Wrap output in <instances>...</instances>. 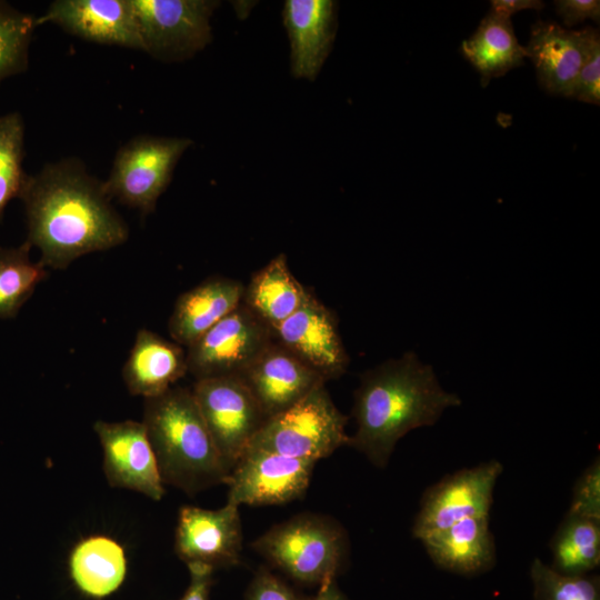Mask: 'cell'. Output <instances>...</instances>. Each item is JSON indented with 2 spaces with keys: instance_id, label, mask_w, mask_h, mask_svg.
<instances>
[{
  "instance_id": "obj_17",
  "label": "cell",
  "mask_w": 600,
  "mask_h": 600,
  "mask_svg": "<svg viewBox=\"0 0 600 600\" xmlns=\"http://www.w3.org/2000/svg\"><path fill=\"white\" fill-rule=\"evenodd\" d=\"M593 28L567 30L554 22L538 21L531 27L528 58L540 84L552 94L569 97L584 61Z\"/></svg>"
},
{
  "instance_id": "obj_31",
  "label": "cell",
  "mask_w": 600,
  "mask_h": 600,
  "mask_svg": "<svg viewBox=\"0 0 600 600\" xmlns=\"http://www.w3.org/2000/svg\"><path fill=\"white\" fill-rule=\"evenodd\" d=\"M569 97L587 103L600 102V39L596 29Z\"/></svg>"
},
{
  "instance_id": "obj_34",
  "label": "cell",
  "mask_w": 600,
  "mask_h": 600,
  "mask_svg": "<svg viewBox=\"0 0 600 600\" xmlns=\"http://www.w3.org/2000/svg\"><path fill=\"white\" fill-rule=\"evenodd\" d=\"M188 568L190 583L179 600H209L213 570L200 564H191Z\"/></svg>"
},
{
  "instance_id": "obj_5",
  "label": "cell",
  "mask_w": 600,
  "mask_h": 600,
  "mask_svg": "<svg viewBox=\"0 0 600 600\" xmlns=\"http://www.w3.org/2000/svg\"><path fill=\"white\" fill-rule=\"evenodd\" d=\"M326 383H319L294 406L268 418L248 449L317 462L348 446L349 418L333 403Z\"/></svg>"
},
{
  "instance_id": "obj_20",
  "label": "cell",
  "mask_w": 600,
  "mask_h": 600,
  "mask_svg": "<svg viewBox=\"0 0 600 600\" xmlns=\"http://www.w3.org/2000/svg\"><path fill=\"white\" fill-rule=\"evenodd\" d=\"M188 372L187 351L174 341L140 329L122 368L128 391L144 399L164 393Z\"/></svg>"
},
{
  "instance_id": "obj_13",
  "label": "cell",
  "mask_w": 600,
  "mask_h": 600,
  "mask_svg": "<svg viewBox=\"0 0 600 600\" xmlns=\"http://www.w3.org/2000/svg\"><path fill=\"white\" fill-rule=\"evenodd\" d=\"M242 526L239 507L227 502L211 510L184 506L178 513L174 551L187 563L212 570L240 562Z\"/></svg>"
},
{
  "instance_id": "obj_14",
  "label": "cell",
  "mask_w": 600,
  "mask_h": 600,
  "mask_svg": "<svg viewBox=\"0 0 600 600\" xmlns=\"http://www.w3.org/2000/svg\"><path fill=\"white\" fill-rule=\"evenodd\" d=\"M93 429L102 447L103 472L109 484L160 500L164 484L143 423L100 420Z\"/></svg>"
},
{
  "instance_id": "obj_9",
  "label": "cell",
  "mask_w": 600,
  "mask_h": 600,
  "mask_svg": "<svg viewBox=\"0 0 600 600\" xmlns=\"http://www.w3.org/2000/svg\"><path fill=\"white\" fill-rule=\"evenodd\" d=\"M142 51L162 61L191 58L211 41L210 18L218 1L131 0Z\"/></svg>"
},
{
  "instance_id": "obj_15",
  "label": "cell",
  "mask_w": 600,
  "mask_h": 600,
  "mask_svg": "<svg viewBox=\"0 0 600 600\" xmlns=\"http://www.w3.org/2000/svg\"><path fill=\"white\" fill-rule=\"evenodd\" d=\"M86 41L142 51L131 0H56L37 18Z\"/></svg>"
},
{
  "instance_id": "obj_35",
  "label": "cell",
  "mask_w": 600,
  "mask_h": 600,
  "mask_svg": "<svg viewBox=\"0 0 600 600\" xmlns=\"http://www.w3.org/2000/svg\"><path fill=\"white\" fill-rule=\"evenodd\" d=\"M490 12L509 18L511 14L524 9H542L544 2L540 0H492Z\"/></svg>"
},
{
  "instance_id": "obj_29",
  "label": "cell",
  "mask_w": 600,
  "mask_h": 600,
  "mask_svg": "<svg viewBox=\"0 0 600 600\" xmlns=\"http://www.w3.org/2000/svg\"><path fill=\"white\" fill-rule=\"evenodd\" d=\"M530 577L533 600H600L598 576H564L536 558Z\"/></svg>"
},
{
  "instance_id": "obj_33",
  "label": "cell",
  "mask_w": 600,
  "mask_h": 600,
  "mask_svg": "<svg viewBox=\"0 0 600 600\" xmlns=\"http://www.w3.org/2000/svg\"><path fill=\"white\" fill-rule=\"evenodd\" d=\"M556 10L566 26L571 27L587 19L599 21V0H557Z\"/></svg>"
},
{
  "instance_id": "obj_2",
  "label": "cell",
  "mask_w": 600,
  "mask_h": 600,
  "mask_svg": "<svg viewBox=\"0 0 600 600\" xmlns=\"http://www.w3.org/2000/svg\"><path fill=\"white\" fill-rule=\"evenodd\" d=\"M460 404L456 393L440 386L432 367L408 351L361 374L351 411L357 429L348 446L383 469L403 436L434 424L446 409Z\"/></svg>"
},
{
  "instance_id": "obj_22",
  "label": "cell",
  "mask_w": 600,
  "mask_h": 600,
  "mask_svg": "<svg viewBox=\"0 0 600 600\" xmlns=\"http://www.w3.org/2000/svg\"><path fill=\"white\" fill-rule=\"evenodd\" d=\"M68 569L73 584L82 594L103 599L123 583L128 570L127 556L117 540L94 534L72 548Z\"/></svg>"
},
{
  "instance_id": "obj_10",
  "label": "cell",
  "mask_w": 600,
  "mask_h": 600,
  "mask_svg": "<svg viewBox=\"0 0 600 600\" xmlns=\"http://www.w3.org/2000/svg\"><path fill=\"white\" fill-rule=\"evenodd\" d=\"M502 471L499 461L490 460L446 476L429 487L412 526L413 537L420 540L462 519L489 517L493 489Z\"/></svg>"
},
{
  "instance_id": "obj_27",
  "label": "cell",
  "mask_w": 600,
  "mask_h": 600,
  "mask_svg": "<svg viewBox=\"0 0 600 600\" xmlns=\"http://www.w3.org/2000/svg\"><path fill=\"white\" fill-rule=\"evenodd\" d=\"M24 122L19 112L0 117V214L19 198L28 174L23 170Z\"/></svg>"
},
{
  "instance_id": "obj_1",
  "label": "cell",
  "mask_w": 600,
  "mask_h": 600,
  "mask_svg": "<svg viewBox=\"0 0 600 600\" xmlns=\"http://www.w3.org/2000/svg\"><path fill=\"white\" fill-rule=\"evenodd\" d=\"M27 242L48 269L63 270L78 258L124 243L129 228L102 181L77 158H64L28 174L22 192Z\"/></svg>"
},
{
  "instance_id": "obj_8",
  "label": "cell",
  "mask_w": 600,
  "mask_h": 600,
  "mask_svg": "<svg viewBox=\"0 0 600 600\" xmlns=\"http://www.w3.org/2000/svg\"><path fill=\"white\" fill-rule=\"evenodd\" d=\"M191 390L230 472L267 419L239 377L199 379Z\"/></svg>"
},
{
  "instance_id": "obj_30",
  "label": "cell",
  "mask_w": 600,
  "mask_h": 600,
  "mask_svg": "<svg viewBox=\"0 0 600 600\" xmlns=\"http://www.w3.org/2000/svg\"><path fill=\"white\" fill-rule=\"evenodd\" d=\"M569 514L600 521V461L593 460L576 481Z\"/></svg>"
},
{
  "instance_id": "obj_12",
  "label": "cell",
  "mask_w": 600,
  "mask_h": 600,
  "mask_svg": "<svg viewBox=\"0 0 600 600\" xmlns=\"http://www.w3.org/2000/svg\"><path fill=\"white\" fill-rule=\"evenodd\" d=\"M273 340L326 382L343 376L350 359L337 316L307 288L301 306L273 331Z\"/></svg>"
},
{
  "instance_id": "obj_36",
  "label": "cell",
  "mask_w": 600,
  "mask_h": 600,
  "mask_svg": "<svg viewBox=\"0 0 600 600\" xmlns=\"http://www.w3.org/2000/svg\"><path fill=\"white\" fill-rule=\"evenodd\" d=\"M309 600H348L339 589L336 580H329L319 586L317 594Z\"/></svg>"
},
{
  "instance_id": "obj_4",
  "label": "cell",
  "mask_w": 600,
  "mask_h": 600,
  "mask_svg": "<svg viewBox=\"0 0 600 600\" xmlns=\"http://www.w3.org/2000/svg\"><path fill=\"white\" fill-rule=\"evenodd\" d=\"M251 547L289 578L311 586L336 580L350 550L344 528L334 518L313 512L272 526Z\"/></svg>"
},
{
  "instance_id": "obj_18",
  "label": "cell",
  "mask_w": 600,
  "mask_h": 600,
  "mask_svg": "<svg viewBox=\"0 0 600 600\" xmlns=\"http://www.w3.org/2000/svg\"><path fill=\"white\" fill-rule=\"evenodd\" d=\"M336 3L330 0H288L283 21L291 44L294 77L314 79L336 34Z\"/></svg>"
},
{
  "instance_id": "obj_28",
  "label": "cell",
  "mask_w": 600,
  "mask_h": 600,
  "mask_svg": "<svg viewBox=\"0 0 600 600\" xmlns=\"http://www.w3.org/2000/svg\"><path fill=\"white\" fill-rule=\"evenodd\" d=\"M37 18L0 1V82L28 68Z\"/></svg>"
},
{
  "instance_id": "obj_11",
  "label": "cell",
  "mask_w": 600,
  "mask_h": 600,
  "mask_svg": "<svg viewBox=\"0 0 600 600\" xmlns=\"http://www.w3.org/2000/svg\"><path fill=\"white\" fill-rule=\"evenodd\" d=\"M316 461L247 449L230 471L227 502L240 507L284 504L303 498Z\"/></svg>"
},
{
  "instance_id": "obj_23",
  "label": "cell",
  "mask_w": 600,
  "mask_h": 600,
  "mask_svg": "<svg viewBox=\"0 0 600 600\" xmlns=\"http://www.w3.org/2000/svg\"><path fill=\"white\" fill-rule=\"evenodd\" d=\"M307 292L280 253L253 273L244 286L242 303L272 332L301 306Z\"/></svg>"
},
{
  "instance_id": "obj_16",
  "label": "cell",
  "mask_w": 600,
  "mask_h": 600,
  "mask_svg": "<svg viewBox=\"0 0 600 600\" xmlns=\"http://www.w3.org/2000/svg\"><path fill=\"white\" fill-rule=\"evenodd\" d=\"M239 378L251 391L266 419L291 408L319 383L326 382L274 340Z\"/></svg>"
},
{
  "instance_id": "obj_21",
  "label": "cell",
  "mask_w": 600,
  "mask_h": 600,
  "mask_svg": "<svg viewBox=\"0 0 600 600\" xmlns=\"http://www.w3.org/2000/svg\"><path fill=\"white\" fill-rule=\"evenodd\" d=\"M439 568L463 576L490 570L496 563V547L489 517L466 518L420 539Z\"/></svg>"
},
{
  "instance_id": "obj_32",
  "label": "cell",
  "mask_w": 600,
  "mask_h": 600,
  "mask_svg": "<svg viewBox=\"0 0 600 600\" xmlns=\"http://www.w3.org/2000/svg\"><path fill=\"white\" fill-rule=\"evenodd\" d=\"M246 600H306L267 569H259L250 582Z\"/></svg>"
},
{
  "instance_id": "obj_6",
  "label": "cell",
  "mask_w": 600,
  "mask_h": 600,
  "mask_svg": "<svg viewBox=\"0 0 600 600\" xmlns=\"http://www.w3.org/2000/svg\"><path fill=\"white\" fill-rule=\"evenodd\" d=\"M191 144L188 138L144 134L130 139L118 149L109 176L102 181L106 194L144 216L153 212L179 159Z\"/></svg>"
},
{
  "instance_id": "obj_26",
  "label": "cell",
  "mask_w": 600,
  "mask_h": 600,
  "mask_svg": "<svg viewBox=\"0 0 600 600\" xmlns=\"http://www.w3.org/2000/svg\"><path fill=\"white\" fill-rule=\"evenodd\" d=\"M31 246L0 247V318H14L47 277V268L30 258Z\"/></svg>"
},
{
  "instance_id": "obj_25",
  "label": "cell",
  "mask_w": 600,
  "mask_h": 600,
  "mask_svg": "<svg viewBox=\"0 0 600 600\" xmlns=\"http://www.w3.org/2000/svg\"><path fill=\"white\" fill-rule=\"evenodd\" d=\"M552 564L564 576H583L600 562V521L567 513L550 542Z\"/></svg>"
},
{
  "instance_id": "obj_3",
  "label": "cell",
  "mask_w": 600,
  "mask_h": 600,
  "mask_svg": "<svg viewBox=\"0 0 600 600\" xmlns=\"http://www.w3.org/2000/svg\"><path fill=\"white\" fill-rule=\"evenodd\" d=\"M163 484L189 496L226 483V468L191 389L144 399L143 420Z\"/></svg>"
},
{
  "instance_id": "obj_19",
  "label": "cell",
  "mask_w": 600,
  "mask_h": 600,
  "mask_svg": "<svg viewBox=\"0 0 600 600\" xmlns=\"http://www.w3.org/2000/svg\"><path fill=\"white\" fill-rule=\"evenodd\" d=\"M244 284L226 277H210L181 293L168 322L174 342L188 348L241 302Z\"/></svg>"
},
{
  "instance_id": "obj_7",
  "label": "cell",
  "mask_w": 600,
  "mask_h": 600,
  "mask_svg": "<svg viewBox=\"0 0 600 600\" xmlns=\"http://www.w3.org/2000/svg\"><path fill=\"white\" fill-rule=\"evenodd\" d=\"M273 332L242 302L186 348L196 380L241 377L272 343Z\"/></svg>"
},
{
  "instance_id": "obj_24",
  "label": "cell",
  "mask_w": 600,
  "mask_h": 600,
  "mask_svg": "<svg viewBox=\"0 0 600 600\" xmlns=\"http://www.w3.org/2000/svg\"><path fill=\"white\" fill-rule=\"evenodd\" d=\"M461 48L480 73L482 86L522 66L524 58H528L526 48L518 42L511 20L490 11Z\"/></svg>"
}]
</instances>
